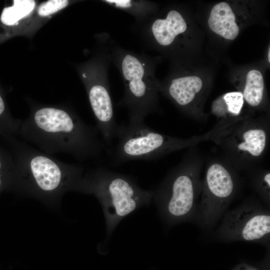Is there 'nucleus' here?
I'll return each instance as SVG.
<instances>
[{
  "instance_id": "nucleus-9",
  "label": "nucleus",
  "mask_w": 270,
  "mask_h": 270,
  "mask_svg": "<svg viewBox=\"0 0 270 270\" xmlns=\"http://www.w3.org/2000/svg\"><path fill=\"white\" fill-rule=\"evenodd\" d=\"M209 164L205 178L206 194L218 199L228 198L233 192L234 182L228 162L217 159Z\"/></svg>"
},
{
  "instance_id": "nucleus-8",
  "label": "nucleus",
  "mask_w": 270,
  "mask_h": 270,
  "mask_svg": "<svg viewBox=\"0 0 270 270\" xmlns=\"http://www.w3.org/2000/svg\"><path fill=\"white\" fill-rule=\"evenodd\" d=\"M239 14L228 2H222L212 8L208 18L210 30L227 40H232L238 36L240 30Z\"/></svg>"
},
{
  "instance_id": "nucleus-11",
  "label": "nucleus",
  "mask_w": 270,
  "mask_h": 270,
  "mask_svg": "<svg viewBox=\"0 0 270 270\" xmlns=\"http://www.w3.org/2000/svg\"><path fill=\"white\" fill-rule=\"evenodd\" d=\"M244 100L250 106H260L264 100V82L262 72L258 70H251L246 77L243 90Z\"/></svg>"
},
{
  "instance_id": "nucleus-5",
  "label": "nucleus",
  "mask_w": 270,
  "mask_h": 270,
  "mask_svg": "<svg viewBox=\"0 0 270 270\" xmlns=\"http://www.w3.org/2000/svg\"><path fill=\"white\" fill-rule=\"evenodd\" d=\"M270 122L264 118H243L220 132L213 141L223 150L226 160L238 168L260 162L268 148Z\"/></svg>"
},
{
  "instance_id": "nucleus-2",
  "label": "nucleus",
  "mask_w": 270,
  "mask_h": 270,
  "mask_svg": "<svg viewBox=\"0 0 270 270\" xmlns=\"http://www.w3.org/2000/svg\"><path fill=\"white\" fill-rule=\"evenodd\" d=\"M4 137L8 140L13 159L9 189L50 204L74 191L83 176L82 166L61 162L12 135Z\"/></svg>"
},
{
  "instance_id": "nucleus-6",
  "label": "nucleus",
  "mask_w": 270,
  "mask_h": 270,
  "mask_svg": "<svg viewBox=\"0 0 270 270\" xmlns=\"http://www.w3.org/2000/svg\"><path fill=\"white\" fill-rule=\"evenodd\" d=\"M202 159L197 154H188L172 170L156 194L158 200L165 201L167 214L174 218L187 214L193 204L198 172Z\"/></svg>"
},
{
  "instance_id": "nucleus-13",
  "label": "nucleus",
  "mask_w": 270,
  "mask_h": 270,
  "mask_svg": "<svg viewBox=\"0 0 270 270\" xmlns=\"http://www.w3.org/2000/svg\"><path fill=\"white\" fill-rule=\"evenodd\" d=\"M270 232V216L256 215L250 218L244 226L242 235L246 240L259 239Z\"/></svg>"
},
{
  "instance_id": "nucleus-14",
  "label": "nucleus",
  "mask_w": 270,
  "mask_h": 270,
  "mask_svg": "<svg viewBox=\"0 0 270 270\" xmlns=\"http://www.w3.org/2000/svg\"><path fill=\"white\" fill-rule=\"evenodd\" d=\"M244 98L241 92H232L225 94L220 102L224 104V110L218 116L223 118V121L228 120V118L236 119L242 111L244 104Z\"/></svg>"
},
{
  "instance_id": "nucleus-15",
  "label": "nucleus",
  "mask_w": 270,
  "mask_h": 270,
  "mask_svg": "<svg viewBox=\"0 0 270 270\" xmlns=\"http://www.w3.org/2000/svg\"><path fill=\"white\" fill-rule=\"evenodd\" d=\"M13 168V159L10 152L0 146V194L9 189Z\"/></svg>"
},
{
  "instance_id": "nucleus-10",
  "label": "nucleus",
  "mask_w": 270,
  "mask_h": 270,
  "mask_svg": "<svg viewBox=\"0 0 270 270\" xmlns=\"http://www.w3.org/2000/svg\"><path fill=\"white\" fill-rule=\"evenodd\" d=\"M187 29L186 22L181 14L176 10L170 11L165 19H157L152 30L157 42L161 46L170 45L178 34Z\"/></svg>"
},
{
  "instance_id": "nucleus-16",
  "label": "nucleus",
  "mask_w": 270,
  "mask_h": 270,
  "mask_svg": "<svg viewBox=\"0 0 270 270\" xmlns=\"http://www.w3.org/2000/svg\"><path fill=\"white\" fill-rule=\"evenodd\" d=\"M68 4V0H50L41 4L38 13L42 16H46L66 8Z\"/></svg>"
},
{
  "instance_id": "nucleus-18",
  "label": "nucleus",
  "mask_w": 270,
  "mask_h": 270,
  "mask_svg": "<svg viewBox=\"0 0 270 270\" xmlns=\"http://www.w3.org/2000/svg\"><path fill=\"white\" fill-rule=\"evenodd\" d=\"M268 62H270V47L268 48Z\"/></svg>"
},
{
  "instance_id": "nucleus-1",
  "label": "nucleus",
  "mask_w": 270,
  "mask_h": 270,
  "mask_svg": "<svg viewBox=\"0 0 270 270\" xmlns=\"http://www.w3.org/2000/svg\"><path fill=\"white\" fill-rule=\"evenodd\" d=\"M98 132L96 126L66 109L43 106L22 122L18 134L46 154L65 153L84 162L98 158L107 151Z\"/></svg>"
},
{
  "instance_id": "nucleus-7",
  "label": "nucleus",
  "mask_w": 270,
  "mask_h": 270,
  "mask_svg": "<svg viewBox=\"0 0 270 270\" xmlns=\"http://www.w3.org/2000/svg\"><path fill=\"white\" fill-rule=\"evenodd\" d=\"M204 85L202 79L195 75L172 80L168 88L170 96L180 106L185 108L190 114L198 120L205 118L201 110Z\"/></svg>"
},
{
  "instance_id": "nucleus-12",
  "label": "nucleus",
  "mask_w": 270,
  "mask_h": 270,
  "mask_svg": "<svg viewBox=\"0 0 270 270\" xmlns=\"http://www.w3.org/2000/svg\"><path fill=\"white\" fill-rule=\"evenodd\" d=\"M36 5L33 0H14L13 5L5 8L1 14V22L7 26H12L28 16Z\"/></svg>"
},
{
  "instance_id": "nucleus-3",
  "label": "nucleus",
  "mask_w": 270,
  "mask_h": 270,
  "mask_svg": "<svg viewBox=\"0 0 270 270\" xmlns=\"http://www.w3.org/2000/svg\"><path fill=\"white\" fill-rule=\"evenodd\" d=\"M74 191L94 194L104 215L108 236L125 216L150 204L152 190L140 188L130 176L103 168L90 170L76 184Z\"/></svg>"
},
{
  "instance_id": "nucleus-4",
  "label": "nucleus",
  "mask_w": 270,
  "mask_h": 270,
  "mask_svg": "<svg viewBox=\"0 0 270 270\" xmlns=\"http://www.w3.org/2000/svg\"><path fill=\"white\" fill-rule=\"evenodd\" d=\"M212 129L202 136L182 138L161 134L146 126L144 121H130L118 125L114 138L117 144L111 152V163L118 166L134 160H152L205 140H212Z\"/></svg>"
},
{
  "instance_id": "nucleus-17",
  "label": "nucleus",
  "mask_w": 270,
  "mask_h": 270,
  "mask_svg": "<svg viewBox=\"0 0 270 270\" xmlns=\"http://www.w3.org/2000/svg\"><path fill=\"white\" fill-rule=\"evenodd\" d=\"M106 2L110 3L116 4V6L122 7V8H127L130 6V0H106Z\"/></svg>"
}]
</instances>
